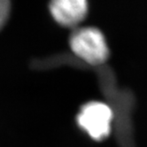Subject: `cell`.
Segmentation results:
<instances>
[{"instance_id":"5","label":"cell","mask_w":147,"mask_h":147,"mask_svg":"<svg viewBox=\"0 0 147 147\" xmlns=\"http://www.w3.org/2000/svg\"><path fill=\"white\" fill-rule=\"evenodd\" d=\"M10 2L7 0H0V28L5 25L10 13Z\"/></svg>"},{"instance_id":"1","label":"cell","mask_w":147,"mask_h":147,"mask_svg":"<svg viewBox=\"0 0 147 147\" xmlns=\"http://www.w3.org/2000/svg\"><path fill=\"white\" fill-rule=\"evenodd\" d=\"M102 85L105 94L111 100L108 105L113 112L114 121H116L118 140L121 147H135L131 120L135 103L133 93L127 90L117 89L111 70L102 68Z\"/></svg>"},{"instance_id":"3","label":"cell","mask_w":147,"mask_h":147,"mask_svg":"<svg viewBox=\"0 0 147 147\" xmlns=\"http://www.w3.org/2000/svg\"><path fill=\"white\" fill-rule=\"evenodd\" d=\"M114 122V114L108 104L90 101L81 107L77 123L91 138L101 141L110 135Z\"/></svg>"},{"instance_id":"2","label":"cell","mask_w":147,"mask_h":147,"mask_svg":"<svg viewBox=\"0 0 147 147\" xmlns=\"http://www.w3.org/2000/svg\"><path fill=\"white\" fill-rule=\"evenodd\" d=\"M69 45L75 55L89 65H102L109 56L106 38L96 28L86 27L76 29L70 36Z\"/></svg>"},{"instance_id":"4","label":"cell","mask_w":147,"mask_h":147,"mask_svg":"<svg viewBox=\"0 0 147 147\" xmlns=\"http://www.w3.org/2000/svg\"><path fill=\"white\" fill-rule=\"evenodd\" d=\"M50 12L58 23L72 28L84 20L88 4L85 0H57L50 4Z\"/></svg>"}]
</instances>
